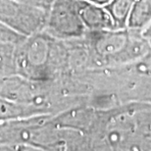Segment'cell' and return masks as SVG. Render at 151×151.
Listing matches in <instances>:
<instances>
[{
	"mask_svg": "<svg viewBox=\"0 0 151 151\" xmlns=\"http://www.w3.org/2000/svg\"><path fill=\"white\" fill-rule=\"evenodd\" d=\"M41 115L34 108L17 104L0 96V121Z\"/></svg>",
	"mask_w": 151,
	"mask_h": 151,
	"instance_id": "obj_8",
	"label": "cell"
},
{
	"mask_svg": "<svg viewBox=\"0 0 151 151\" xmlns=\"http://www.w3.org/2000/svg\"><path fill=\"white\" fill-rule=\"evenodd\" d=\"M80 13L87 32L116 29L112 18L104 6L81 0Z\"/></svg>",
	"mask_w": 151,
	"mask_h": 151,
	"instance_id": "obj_5",
	"label": "cell"
},
{
	"mask_svg": "<svg viewBox=\"0 0 151 151\" xmlns=\"http://www.w3.org/2000/svg\"><path fill=\"white\" fill-rule=\"evenodd\" d=\"M141 32H142L143 37L145 38L146 42L148 43V45H149L150 48H151V23Z\"/></svg>",
	"mask_w": 151,
	"mask_h": 151,
	"instance_id": "obj_11",
	"label": "cell"
},
{
	"mask_svg": "<svg viewBox=\"0 0 151 151\" xmlns=\"http://www.w3.org/2000/svg\"><path fill=\"white\" fill-rule=\"evenodd\" d=\"M16 73L34 81H53L71 71L67 40L44 31L26 37L16 47Z\"/></svg>",
	"mask_w": 151,
	"mask_h": 151,
	"instance_id": "obj_2",
	"label": "cell"
},
{
	"mask_svg": "<svg viewBox=\"0 0 151 151\" xmlns=\"http://www.w3.org/2000/svg\"><path fill=\"white\" fill-rule=\"evenodd\" d=\"M86 69L106 70L139 61L151 48L140 31L132 29L87 32L81 37Z\"/></svg>",
	"mask_w": 151,
	"mask_h": 151,
	"instance_id": "obj_1",
	"label": "cell"
},
{
	"mask_svg": "<svg viewBox=\"0 0 151 151\" xmlns=\"http://www.w3.org/2000/svg\"><path fill=\"white\" fill-rule=\"evenodd\" d=\"M47 12L17 0H0V24L25 37L42 32Z\"/></svg>",
	"mask_w": 151,
	"mask_h": 151,
	"instance_id": "obj_4",
	"label": "cell"
},
{
	"mask_svg": "<svg viewBox=\"0 0 151 151\" xmlns=\"http://www.w3.org/2000/svg\"><path fill=\"white\" fill-rule=\"evenodd\" d=\"M81 0H54L47 12L43 31L60 40L81 38L87 32L81 20Z\"/></svg>",
	"mask_w": 151,
	"mask_h": 151,
	"instance_id": "obj_3",
	"label": "cell"
},
{
	"mask_svg": "<svg viewBox=\"0 0 151 151\" xmlns=\"http://www.w3.org/2000/svg\"><path fill=\"white\" fill-rule=\"evenodd\" d=\"M151 23V0H134L128 28L142 32Z\"/></svg>",
	"mask_w": 151,
	"mask_h": 151,
	"instance_id": "obj_6",
	"label": "cell"
},
{
	"mask_svg": "<svg viewBox=\"0 0 151 151\" xmlns=\"http://www.w3.org/2000/svg\"><path fill=\"white\" fill-rule=\"evenodd\" d=\"M134 2V0H111L104 6L112 18L116 29L128 28L129 18Z\"/></svg>",
	"mask_w": 151,
	"mask_h": 151,
	"instance_id": "obj_7",
	"label": "cell"
},
{
	"mask_svg": "<svg viewBox=\"0 0 151 151\" xmlns=\"http://www.w3.org/2000/svg\"><path fill=\"white\" fill-rule=\"evenodd\" d=\"M17 1L48 12L54 0H17Z\"/></svg>",
	"mask_w": 151,
	"mask_h": 151,
	"instance_id": "obj_10",
	"label": "cell"
},
{
	"mask_svg": "<svg viewBox=\"0 0 151 151\" xmlns=\"http://www.w3.org/2000/svg\"><path fill=\"white\" fill-rule=\"evenodd\" d=\"M15 45L0 42V78L17 75L15 62Z\"/></svg>",
	"mask_w": 151,
	"mask_h": 151,
	"instance_id": "obj_9",
	"label": "cell"
},
{
	"mask_svg": "<svg viewBox=\"0 0 151 151\" xmlns=\"http://www.w3.org/2000/svg\"><path fill=\"white\" fill-rule=\"evenodd\" d=\"M89 2H92L94 4H97V5H101V6H105L109 3L111 0H87Z\"/></svg>",
	"mask_w": 151,
	"mask_h": 151,
	"instance_id": "obj_12",
	"label": "cell"
}]
</instances>
